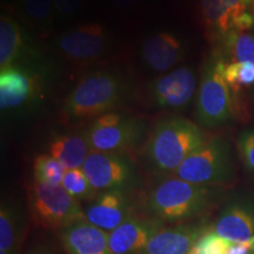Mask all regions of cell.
I'll return each mask as SVG.
<instances>
[{"instance_id":"obj_1","label":"cell","mask_w":254,"mask_h":254,"mask_svg":"<svg viewBox=\"0 0 254 254\" xmlns=\"http://www.w3.org/2000/svg\"><path fill=\"white\" fill-rule=\"evenodd\" d=\"M207 140L198 125L172 117L159 122L147 144V158L160 172H176L190 154Z\"/></svg>"},{"instance_id":"obj_2","label":"cell","mask_w":254,"mask_h":254,"mask_svg":"<svg viewBox=\"0 0 254 254\" xmlns=\"http://www.w3.org/2000/svg\"><path fill=\"white\" fill-rule=\"evenodd\" d=\"M126 97L122 78L109 72L87 75L66 98L63 113L68 120L100 117L120 105Z\"/></svg>"},{"instance_id":"obj_3","label":"cell","mask_w":254,"mask_h":254,"mask_svg":"<svg viewBox=\"0 0 254 254\" xmlns=\"http://www.w3.org/2000/svg\"><path fill=\"white\" fill-rule=\"evenodd\" d=\"M214 190L174 177L163 180L152 190L147 207L161 221H180L205 211L212 202Z\"/></svg>"},{"instance_id":"obj_4","label":"cell","mask_w":254,"mask_h":254,"mask_svg":"<svg viewBox=\"0 0 254 254\" xmlns=\"http://www.w3.org/2000/svg\"><path fill=\"white\" fill-rule=\"evenodd\" d=\"M28 205L34 220L46 228L63 231L86 220L79 200L73 198L62 185L33 182L28 189Z\"/></svg>"},{"instance_id":"obj_5","label":"cell","mask_w":254,"mask_h":254,"mask_svg":"<svg viewBox=\"0 0 254 254\" xmlns=\"http://www.w3.org/2000/svg\"><path fill=\"white\" fill-rule=\"evenodd\" d=\"M225 65L221 56L212 57L200 81L195 114L198 122L206 127L224 125L233 116V98L224 75Z\"/></svg>"},{"instance_id":"obj_6","label":"cell","mask_w":254,"mask_h":254,"mask_svg":"<svg viewBox=\"0 0 254 254\" xmlns=\"http://www.w3.org/2000/svg\"><path fill=\"white\" fill-rule=\"evenodd\" d=\"M231 148L221 139H209L190 154L176 171V177L195 185L212 187L231 179Z\"/></svg>"},{"instance_id":"obj_7","label":"cell","mask_w":254,"mask_h":254,"mask_svg":"<svg viewBox=\"0 0 254 254\" xmlns=\"http://www.w3.org/2000/svg\"><path fill=\"white\" fill-rule=\"evenodd\" d=\"M81 168L97 192L123 190L134 178L133 165L120 153L91 151Z\"/></svg>"},{"instance_id":"obj_8","label":"cell","mask_w":254,"mask_h":254,"mask_svg":"<svg viewBox=\"0 0 254 254\" xmlns=\"http://www.w3.org/2000/svg\"><path fill=\"white\" fill-rule=\"evenodd\" d=\"M109 45V34L100 24H84L60 34L56 41L60 53L73 63L99 59Z\"/></svg>"},{"instance_id":"obj_9","label":"cell","mask_w":254,"mask_h":254,"mask_svg":"<svg viewBox=\"0 0 254 254\" xmlns=\"http://www.w3.org/2000/svg\"><path fill=\"white\" fill-rule=\"evenodd\" d=\"M41 91V79L24 66L1 68L0 72V109L18 110L33 103Z\"/></svg>"},{"instance_id":"obj_10","label":"cell","mask_w":254,"mask_h":254,"mask_svg":"<svg viewBox=\"0 0 254 254\" xmlns=\"http://www.w3.org/2000/svg\"><path fill=\"white\" fill-rule=\"evenodd\" d=\"M196 92V78L189 67H179L160 75L152 82L151 94L155 105L164 109H183Z\"/></svg>"},{"instance_id":"obj_11","label":"cell","mask_w":254,"mask_h":254,"mask_svg":"<svg viewBox=\"0 0 254 254\" xmlns=\"http://www.w3.org/2000/svg\"><path fill=\"white\" fill-rule=\"evenodd\" d=\"M163 221L157 218L131 217L109 233V245L112 254H138L157 232L163 228Z\"/></svg>"},{"instance_id":"obj_12","label":"cell","mask_w":254,"mask_h":254,"mask_svg":"<svg viewBox=\"0 0 254 254\" xmlns=\"http://www.w3.org/2000/svg\"><path fill=\"white\" fill-rule=\"evenodd\" d=\"M208 228L204 224L163 227L138 254H190Z\"/></svg>"},{"instance_id":"obj_13","label":"cell","mask_w":254,"mask_h":254,"mask_svg":"<svg viewBox=\"0 0 254 254\" xmlns=\"http://www.w3.org/2000/svg\"><path fill=\"white\" fill-rule=\"evenodd\" d=\"M86 136L92 151L120 153L140 141L144 126L136 119L127 118L119 125L113 127H94L87 129Z\"/></svg>"},{"instance_id":"obj_14","label":"cell","mask_w":254,"mask_h":254,"mask_svg":"<svg viewBox=\"0 0 254 254\" xmlns=\"http://www.w3.org/2000/svg\"><path fill=\"white\" fill-rule=\"evenodd\" d=\"M85 217L90 224L110 233L131 218V214L123 190H104L92 199L85 209Z\"/></svg>"},{"instance_id":"obj_15","label":"cell","mask_w":254,"mask_h":254,"mask_svg":"<svg viewBox=\"0 0 254 254\" xmlns=\"http://www.w3.org/2000/svg\"><path fill=\"white\" fill-rule=\"evenodd\" d=\"M212 230L231 243H247L254 236V205L247 201L226 205Z\"/></svg>"},{"instance_id":"obj_16","label":"cell","mask_w":254,"mask_h":254,"mask_svg":"<svg viewBox=\"0 0 254 254\" xmlns=\"http://www.w3.org/2000/svg\"><path fill=\"white\" fill-rule=\"evenodd\" d=\"M38 57L27 41L23 27L13 18H0V67L30 64Z\"/></svg>"},{"instance_id":"obj_17","label":"cell","mask_w":254,"mask_h":254,"mask_svg":"<svg viewBox=\"0 0 254 254\" xmlns=\"http://www.w3.org/2000/svg\"><path fill=\"white\" fill-rule=\"evenodd\" d=\"M141 56L151 69L166 72L184 59L185 47L177 36L168 32H160L146 38L141 46Z\"/></svg>"},{"instance_id":"obj_18","label":"cell","mask_w":254,"mask_h":254,"mask_svg":"<svg viewBox=\"0 0 254 254\" xmlns=\"http://www.w3.org/2000/svg\"><path fill=\"white\" fill-rule=\"evenodd\" d=\"M62 241L67 254H112L109 232L87 220L79 221L62 231Z\"/></svg>"},{"instance_id":"obj_19","label":"cell","mask_w":254,"mask_h":254,"mask_svg":"<svg viewBox=\"0 0 254 254\" xmlns=\"http://www.w3.org/2000/svg\"><path fill=\"white\" fill-rule=\"evenodd\" d=\"M200 4L206 26L220 39L234 31L238 19L249 12L243 0H200Z\"/></svg>"},{"instance_id":"obj_20","label":"cell","mask_w":254,"mask_h":254,"mask_svg":"<svg viewBox=\"0 0 254 254\" xmlns=\"http://www.w3.org/2000/svg\"><path fill=\"white\" fill-rule=\"evenodd\" d=\"M49 154L60 161L66 170L81 168L92 148L86 133H68L57 135L50 141Z\"/></svg>"},{"instance_id":"obj_21","label":"cell","mask_w":254,"mask_h":254,"mask_svg":"<svg viewBox=\"0 0 254 254\" xmlns=\"http://www.w3.org/2000/svg\"><path fill=\"white\" fill-rule=\"evenodd\" d=\"M221 57L226 63L254 64V36L232 31L222 38Z\"/></svg>"},{"instance_id":"obj_22","label":"cell","mask_w":254,"mask_h":254,"mask_svg":"<svg viewBox=\"0 0 254 254\" xmlns=\"http://www.w3.org/2000/svg\"><path fill=\"white\" fill-rule=\"evenodd\" d=\"M19 8L25 20L39 30L52 24L55 14V0H19Z\"/></svg>"},{"instance_id":"obj_23","label":"cell","mask_w":254,"mask_h":254,"mask_svg":"<svg viewBox=\"0 0 254 254\" xmlns=\"http://www.w3.org/2000/svg\"><path fill=\"white\" fill-rule=\"evenodd\" d=\"M66 167L51 154H39L33 161V182L62 185Z\"/></svg>"},{"instance_id":"obj_24","label":"cell","mask_w":254,"mask_h":254,"mask_svg":"<svg viewBox=\"0 0 254 254\" xmlns=\"http://www.w3.org/2000/svg\"><path fill=\"white\" fill-rule=\"evenodd\" d=\"M18 215L11 206L2 204L0 208V252L15 254L18 245Z\"/></svg>"},{"instance_id":"obj_25","label":"cell","mask_w":254,"mask_h":254,"mask_svg":"<svg viewBox=\"0 0 254 254\" xmlns=\"http://www.w3.org/2000/svg\"><path fill=\"white\" fill-rule=\"evenodd\" d=\"M62 186L77 200L94 199L97 190L93 189L82 168L67 170L64 177Z\"/></svg>"},{"instance_id":"obj_26","label":"cell","mask_w":254,"mask_h":254,"mask_svg":"<svg viewBox=\"0 0 254 254\" xmlns=\"http://www.w3.org/2000/svg\"><path fill=\"white\" fill-rule=\"evenodd\" d=\"M224 75L233 92L254 85V64L226 63Z\"/></svg>"},{"instance_id":"obj_27","label":"cell","mask_w":254,"mask_h":254,"mask_svg":"<svg viewBox=\"0 0 254 254\" xmlns=\"http://www.w3.org/2000/svg\"><path fill=\"white\" fill-rule=\"evenodd\" d=\"M231 246V241L220 237L209 227L195 244L194 251L200 254H228Z\"/></svg>"},{"instance_id":"obj_28","label":"cell","mask_w":254,"mask_h":254,"mask_svg":"<svg viewBox=\"0 0 254 254\" xmlns=\"http://www.w3.org/2000/svg\"><path fill=\"white\" fill-rule=\"evenodd\" d=\"M238 150L247 170L254 174V127L246 129L239 135Z\"/></svg>"},{"instance_id":"obj_29","label":"cell","mask_w":254,"mask_h":254,"mask_svg":"<svg viewBox=\"0 0 254 254\" xmlns=\"http://www.w3.org/2000/svg\"><path fill=\"white\" fill-rule=\"evenodd\" d=\"M85 0H55V14L59 18L72 17L80 9Z\"/></svg>"},{"instance_id":"obj_30","label":"cell","mask_w":254,"mask_h":254,"mask_svg":"<svg viewBox=\"0 0 254 254\" xmlns=\"http://www.w3.org/2000/svg\"><path fill=\"white\" fill-rule=\"evenodd\" d=\"M126 119L127 117L123 116V114L109 112L98 117V118H95L93 124H92V126L100 127V128H104V127H113L119 125V124H122L123 122H125Z\"/></svg>"},{"instance_id":"obj_31","label":"cell","mask_w":254,"mask_h":254,"mask_svg":"<svg viewBox=\"0 0 254 254\" xmlns=\"http://www.w3.org/2000/svg\"><path fill=\"white\" fill-rule=\"evenodd\" d=\"M228 254H252V253H251L250 246L247 243H243V244L232 243V246Z\"/></svg>"},{"instance_id":"obj_32","label":"cell","mask_w":254,"mask_h":254,"mask_svg":"<svg viewBox=\"0 0 254 254\" xmlns=\"http://www.w3.org/2000/svg\"><path fill=\"white\" fill-rule=\"evenodd\" d=\"M27 254H52L49 251L45 250V249H34L28 252Z\"/></svg>"},{"instance_id":"obj_33","label":"cell","mask_w":254,"mask_h":254,"mask_svg":"<svg viewBox=\"0 0 254 254\" xmlns=\"http://www.w3.org/2000/svg\"><path fill=\"white\" fill-rule=\"evenodd\" d=\"M247 244H249L250 246V250H251V253L254 254V236L251 238V239L247 241Z\"/></svg>"},{"instance_id":"obj_34","label":"cell","mask_w":254,"mask_h":254,"mask_svg":"<svg viewBox=\"0 0 254 254\" xmlns=\"http://www.w3.org/2000/svg\"><path fill=\"white\" fill-rule=\"evenodd\" d=\"M244 2H245V5L247 6V7H253L254 6V0H243Z\"/></svg>"},{"instance_id":"obj_35","label":"cell","mask_w":254,"mask_h":254,"mask_svg":"<svg viewBox=\"0 0 254 254\" xmlns=\"http://www.w3.org/2000/svg\"><path fill=\"white\" fill-rule=\"evenodd\" d=\"M190 254H200V253H198V252H196V251H194V249H193L192 252H190Z\"/></svg>"},{"instance_id":"obj_36","label":"cell","mask_w":254,"mask_h":254,"mask_svg":"<svg viewBox=\"0 0 254 254\" xmlns=\"http://www.w3.org/2000/svg\"><path fill=\"white\" fill-rule=\"evenodd\" d=\"M253 9H254V6H253Z\"/></svg>"}]
</instances>
